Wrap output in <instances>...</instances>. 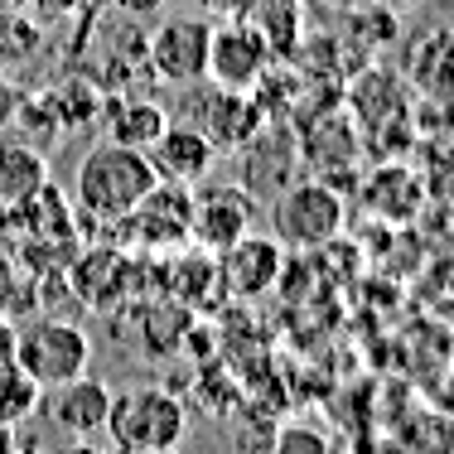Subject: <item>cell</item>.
I'll return each mask as SVG.
<instances>
[{"label": "cell", "mask_w": 454, "mask_h": 454, "mask_svg": "<svg viewBox=\"0 0 454 454\" xmlns=\"http://www.w3.org/2000/svg\"><path fill=\"white\" fill-rule=\"evenodd\" d=\"M343 193L324 179H295L290 189H280L271 199V227L280 247H295V252H315L329 247L343 232Z\"/></svg>", "instance_id": "obj_3"}, {"label": "cell", "mask_w": 454, "mask_h": 454, "mask_svg": "<svg viewBox=\"0 0 454 454\" xmlns=\"http://www.w3.org/2000/svg\"><path fill=\"white\" fill-rule=\"evenodd\" d=\"M155 184H160V175H155L145 150L102 140V145H92L88 155L78 160L73 199H78V208L97 223H121V218H131L136 203L145 199Z\"/></svg>", "instance_id": "obj_1"}, {"label": "cell", "mask_w": 454, "mask_h": 454, "mask_svg": "<svg viewBox=\"0 0 454 454\" xmlns=\"http://www.w3.org/2000/svg\"><path fill=\"white\" fill-rule=\"evenodd\" d=\"M20 102H25V92H20L15 82H10L5 73H0V131L20 121Z\"/></svg>", "instance_id": "obj_19"}, {"label": "cell", "mask_w": 454, "mask_h": 454, "mask_svg": "<svg viewBox=\"0 0 454 454\" xmlns=\"http://www.w3.org/2000/svg\"><path fill=\"white\" fill-rule=\"evenodd\" d=\"M256 454H333V445H329V435H324L319 426L290 420V426H276Z\"/></svg>", "instance_id": "obj_17"}, {"label": "cell", "mask_w": 454, "mask_h": 454, "mask_svg": "<svg viewBox=\"0 0 454 454\" xmlns=\"http://www.w3.org/2000/svg\"><path fill=\"white\" fill-rule=\"evenodd\" d=\"M280 266H286V247L271 232H247L218 256V280L232 300H262L280 280Z\"/></svg>", "instance_id": "obj_11"}, {"label": "cell", "mask_w": 454, "mask_h": 454, "mask_svg": "<svg viewBox=\"0 0 454 454\" xmlns=\"http://www.w3.org/2000/svg\"><path fill=\"white\" fill-rule=\"evenodd\" d=\"M189 430V411L169 387H126L112 392L106 406V430L112 454H136V450H179Z\"/></svg>", "instance_id": "obj_2"}, {"label": "cell", "mask_w": 454, "mask_h": 454, "mask_svg": "<svg viewBox=\"0 0 454 454\" xmlns=\"http://www.w3.org/2000/svg\"><path fill=\"white\" fill-rule=\"evenodd\" d=\"M199 5L213 10V25H232V20H247L256 0H199Z\"/></svg>", "instance_id": "obj_18"}, {"label": "cell", "mask_w": 454, "mask_h": 454, "mask_svg": "<svg viewBox=\"0 0 454 454\" xmlns=\"http://www.w3.org/2000/svg\"><path fill=\"white\" fill-rule=\"evenodd\" d=\"M49 184V160L29 140H0V213L25 208Z\"/></svg>", "instance_id": "obj_14"}, {"label": "cell", "mask_w": 454, "mask_h": 454, "mask_svg": "<svg viewBox=\"0 0 454 454\" xmlns=\"http://www.w3.org/2000/svg\"><path fill=\"white\" fill-rule=\"evenodd\" d=\"M136 454H179V450H136Z\"/></svg>", "instance_id": "obj_25"}, {"label": "cell", "mask_w": 454, "mask_h": 454, "mask_svg": "<svg viewBox=\"0 0 454 454\" xmlns=\"http://www.w3.org/2000/svg\"><path fill=\"white\" fill-rule=\"evenodd\" d=\"M136 227V242L150 252H179L189 247V223H193V189L160 179L145 199L136 203L131 218H121Z\"/></svg>", "instance_id": "obj_10"}, {"label": "cell", "mask_w": 454, "mask_h": 454, "mask_svg": "<svg viewBox=\"0 0 454 454\" xmlns=\"http://www.w3.org/2000/svg\"><path fill=\"white\" fill-rule=\"evenodd\" d=\"M39 402H44V387L29 382L10 358H0V426H25V420L39 416Z\"/></svg>", "instance_id": "obj_16"}, {"label": "cell", "mask_w": 454, "mask_h": 454, "mask_svg": "<svg viewBox=\"0 0 454 454\" xmlns=\"http://www.w3.org/2000/svg\"><path fill=\"white\" fill-rule=\"evenodd\" d=\"M329 10H358V5H367V0H324Z\"/></svg>", "instance_id": "obj_24"}, {"label": "cell", "mask_w": 454, "mask_h": 454, "mask_svg": "<svg viewBox=\"0 0 454 454\" xmlns=\"http://www.w3.org/2000/svg\"><path fill=\"white\" fill-rule=\"evenodd\" d=\"M276 49L266 44V35L252 20H232V25H213V44H208V73L203 82L227 92H256L271 68Z\"/></svg>", "instance_id": "obj_6"}, {"label": "cell", "mask_w": 454, "mask_h": 454, "mask_svg": "<svg viewBox=\"0 0 454 454\" xmlns=\"http://www.w3.org/2000/svg\"><path fill=\"white\" fill-rule=\"evenodd\" d=\"M49 454H112V450H102L97 440H59Z\"/></svg>", "instance_id": "obj_21"}, {"label": "cell", "mask_w": 454, "mask_h": 454, "mask_svg": "<svg viewBox=\"0 0 454 454\" xmlns=\"http://www.w3.org/2000/svg\"><path fill=\"white\" fill-rule=\"evenodd\" d=\"M208 44H213L208 15H175L145 39V63L169 88H199L203 73H208Z\"/></svg>", "instance_id": "obj_5"}, {"label": "cell", "mask_w": 454, "mask_h": 454, "mask_svg": "<svg viewBox=\"0 0 454 454\" xmlns=\"http://www.w3.org/2000/svg\"><path fill=\"white\" fill-rule=\"evenodd\" d=\"M102 121H106V140L112 145L150 150L160 140V131L169 126V116H165V106L145 102V97H116V102H106Z\"/></svg>", "instance_id": "obj_15"}, {"label": "cell", "mask_w": 454, "mask_h": 454, "mask_svg": "<svg viewBox=\"0 0 454 454\" xmlns=\"http://www.w3.org/2000/svg\"><path fill=\"white\" fill-rule=\"evenodd\" d=\"M121 15H136V20H150V15H160V10L169 5V0H112Z\"/></svg>", "instance_id": "obj_20"}, {"label": "cell", "mask_w": 454, "mask_h": 454, "mask_svg": "<svg viewBox=\"0 0 454 454\" xmlns=\"http://www.w3.org/2000/svg\"><path fill=\"white\" fill-rule=\"evenodd\" d=\"M252 199L237 184H213V189L193 193V223H189V242L203 252L223 256L227 247H237L252 232Z\"/></svg>", "instance_id": "obj_8"}, {"label": "cell", "mask_w": 454, "mask_h": 454, "mask_svg": "<svg viewBox=\"0 0 454 454\" xmlns=\"http://www.w3.org/2000/svg\"><path fill=\"white\" fill-rule=\"evenodd\" d=\"M0 454H20V430L15 426H0Z\"/></svg>", "instance_id": "obj_22"}, {"label": "cell", "mask_w": 454, "mask_h": 454, "mask_svg": "<svg viewBox=\"0 0 454 454\" xmlns=\"http://www.w3.org/2000/svg\"><path fill=\"white\" fill-rule=\"evenodd\" d=\"M145 155H150V165H155V175L165 184H184V189H193V184L208 179L218 150L208 145V136H203V131H193L189 121H169Z\"/></svg>", "instance_id": "obj_13"}, {"label": "cell", "mask_w": 454, "mask_h": 454, "mask_svg": "<svg viewBox=\"0 0 454 454\" xmlns=\"http://www.w3.org/2000/svg\"><path fill=\"white\" fill-rule=\"evenodd\" d=\"M372 5H382V10H392V15H396V10H411V5H420V0H372Z\"/></svg>", "instance_id": "obj_23"}, {"label": "cell", "mask_w": 454, "mask_h": 454, "mask_svg": "<svg viewBox=\"0 0 454 454\" xmlns=\"http://www.w3.org/2000/svg\"><path fill=\"white\" fill-rule=\"evenodd\" d=\"M106 406H112V387L92 372L73 377L63 387H49L44 402H39V411L63 440H97L106 430Z\"/></svg>", "instance_id": "obj_9"}, {"label": "cell", "mask_w": 454, "mask_h": 454, "mask_svg": "<svg viewBox=\"0 0 454 454\" xmlns=\"http://www.w3.org/2000/svg\"><path fill=\"white\" fill-rule=\"evenodd\" d=\"M295 140H290V131H280V126H262L252 140L242 145V184L237 189L247 193V199H266L271 203L280 189H290L295 184Z\"/></svg>", "instance_id": "obj_12"}, {"label": "cell", "mask_w": 454, "mask_h": 454, "mask_svg": "<svg viewBox=\"0 0 454 454\" xmlns=\"http://www.w3.org/2000/svg\"><path fill=\"white\" fill-rule=\"evenodd\" d=\"M189 106H199V112L189 116V126L208 136V145L218 150V155L223 150H242L266 121V112L256 106L252 92H227V88H213V82L203 92H193Z\"/></svg>", "instance_id": "obj_7"}, {"label": "cell", "mask_w": 454, "mask_h": 454, "mask_svg": "<svg viewBox=\"0 0 454 454\" xmlns=\"http://www.w3.org/2000/svg\"><path fill=\"white\" fill-rule=\"evenodd\" d=\"M10 363H15L29 382H39L49 392V387H63V382H73V377L88 372L92 343H88V333H82L78 324L44 315V319L29 324V329H20L15 348H10Z\"/></svg>", "instance_id": "obj_4"}]
</instances>
